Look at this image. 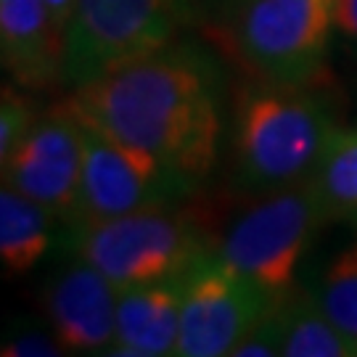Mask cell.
Listing matches in <instances>:
<instances>
[{"mask_svg":"<svg viewBox=\"0 0 357 357\" xmlns=\"http://www.w3.org/2000/svg\"><path fill=\"white\" fill-rule=\"evenodd\" d=\"M64 349L59 342H51L40 333H26L22 339H13L11 344L3 347V355H61Z\"/></svg>","mask_w":357,"mask_h":357,"instance_id":"obj_19","label":"cell"},{"mask_svg":"<svg viewBox=\"0 0 357 357\" xmlns=\"http://www.w3.org/2000/svg\"><path fill=\"white\" fill-rule=\"evenodd\" d=\"M283 357H357V339L344 333L318 305L315 294H299L275 305Z\"/></svg>","mask_w":357,"mask_h":357,"instance_id":"obj_14","label":"cell"},{"mask_svg":"<svg viewBox=\"0 0 357 357\" xmlns=\"http://www.w3.org/2000/svg\"><path fill=\"white\" fill-rule=\"evenodd\" d=\"M180 336V278L122 289L116 299V336L109 355H175Z\"/></svg>","mask_w":357,"mask_h":357,"instance_id":"obj_12","label":"cell"},{"mask_svg":"<svg viewBox=\"0 0 357 357\" xmlns=\"http://www.w3.org/2000/svg\"><path fill=\"white\" fill-rule=\"evenodd\" d=\"M333 26L336 0H243L236 45L268 82L302 85L323 64Z\"/></svg>","mask_w":357,"mask_h":357,"instance_id":"obj_6","label":"cell"},{"mask_svg":"<svg viewBox=\"0 0 357 357\" xmlns=\"http://www.w3.org/2000/svg\"><path fill=\"white\" fill-rule=\"evenodd\" d=\"M336 29L357 40V0H336Z\"/></svg>","mask_w":357,"mask_h":357,"instance_id":"obj_20","label":"cell"},{"mask_svg":"<svg viewBox=\"0 0 357 357\" xmlns=\"http://www.w3.org/2000/svg\"><path fill=\"white\" fill-rule=\"evenodd\" d=\"M77 252L122 291L175 281L209 249L196 220L167 206H153L96 225H79Z\"/></svg>","mask_w":357,"mask_h":357,"instance_id":"obj_3","label":"cell"},{"mask_svg":"<svg viewBox=\"0 0 357 357\" xmlns=\"http://www.w3.org/2000/svg\"><path fill=\"white\" fill-rule=\"evenodd\" d=\"M328 215L331 209L315 180L286 185L236 220L217 257L262 286L270 296H281L291 286L299 259Z\"/></svg>","mask_w":357,"mask_h":357,"instance_id":"obj_4","label":"cell"},{"mask_svg":"<svg viewBox=\"0 0 357 357\" xmlns=\"http://www.w3.org/2000/svg\"><path fill=\"white\" fill-rule=\"evenodd\" d=\"M116 286L88 259L66 265L45 289V312L64 352H112L116 336Z\"/></svg>","mask_w":357,"mask_h":357,"instance_id":"obj_10","label":"cell"},{"mask_svg":"<svg viewBox=\"0 0 357 357\" xmlns=\"http://www.w3.org/2000/svg\"><path fill=\"white\" fill-rule=\"evenodd\" d=\"M77 114L196 185L217 159V77L204 56L165 45L75 88Z\"/></svg>","mask_w":357,"mask_h":357,"instance_id":"obj_1","label":"cell"},{"mask_svg":"<svg viewBox=\"0 0 357 357\" xmlns=\"http://www.w3.org/2000/svg\"><path fill=\"white\" fill-rule=\"evenodd\" d=\"M32 109L29 103L13 93L11 88H3V106H0V165L11 159V153L19 149V143L32 130Z\"/></svg>","mask_w":357,"mask_h":357,"instance_id":"obj_17","label":"cell"},{"mask_svg":"<svg viewBox=\"0 0 357 357\" xmlns=\"http://www.w3.org/2000/svg\"><path fill=\"white\" fill-rule=\"evenodd\" d=\"M0 56L24 88H48L64 77V32L45 0H0Z\"/></svg>","mask_w":357,"mask_h":357,"instance_id":"obj_11","label":"cell"},{"mask_svg":"<svg viewBox=\"0 0 357 357\" xmlns=\"http://www.w3.org/2000/svg\"><path fill=\"white\" fill-rule=\"evenodd\" d=\"M51 209L3 183L0 191V259L11 275L40 262L51 246Z\"/></svg>","mask_w":357,"mask_h":357,"instance_id":"obj_13","label":"cell"},{"mask_svg":"<svg viewBox=\"0 0 357 357\" xmlns=\"http://www.w3.org/2000/svg\"><path fill=\"white\" fill-rule=\"evenodd\" d=\"M85 167V122L72 101L35 119L26 138L3 165V183L48 206L53 215H75Z\"/></svg>","mask_w":357,"mask_h":357,"instance_id":"obj_9","label":"cell"},{"mask_svg":"<svg viewBox=\"0 0 357 357\" xmlns=\"http://www.w3.org/2000/svg\"><path fill=\"white\" fill-rule=\"evenodd\" d=\"M281 355V323L275 307H270L262 318L246 331L230 357H275Z\"/></svg>","mask_w":357,"mask_h":357,"instance_id":"obj_18","label":"cell"},{"mask_svg":"<svg viewBox=\"0 0 357 357\" xmlns=\"http://www.w3.org/2000/svg\"><path fill=\"white\" fill-rule=\"evenodd\" d=\"M315 299L342 331L357 339V243L342 249L328 262Z\"/></svg>","mask_w":357,"mask_h":357,"instance_id":"obj_16","label":"cell"},{"mask_svg":"<svg viewBox=\"0 0 357 357\" xmlns=\"http://www.w3.org/2000/svg\"><path fill=\"white\" fill-rule=\"evenodd\" d=\"M85 122V119H82ZM193 185L156 159L109 138L85 122V167L72 220L96 225L106 220L167 206Z\"/></svg>","mask_w":357,"mask_h":357,"instance_id":"obj_8","label":"cell"},{"mask_svg":"<svg viewBox=\"0 0 357 357\" xmlns=\"http://www.w3.org/2000/svg\"><path fill=\"white\" fill-rule=\"evenodd\" d=\"M312 180L318 183L331 215L357 212V132H336Z\"/></svg>","mask_w":357,"mask_h":357,"instance_id":"obj_15","label":"cell"},{"mask_svg":"<svg viewBox=\"0 0 357 357\" xmlns=\"http://www.w3.org/2000/svg\"><path fill=\"white\" fill-rule=\"evenodd\" d=\"M185 0H75L64 29V79L85 85L122 61L172 43Z\"/></svg>","mask_w":357,"mask_h":357,"instance_id":"obj_5","label":"cell"},{"mask_svg":"<svg viewBox=\"0 0 357 357\" xmlns=\"http://www.w3.org/2000/svg\"><path fill=\"white\" fill-rule=\"evenodd\" d=\"M262 286L209 252L180 275V336L175 355L228 357L246 331L268 312Z\"/></svg>","mask_w":357,"mask_h":357,"instance_id":"obj_7","label":"cell"},{"mask_svg":"<svg viewBox=\"0 0 357 357\" xmlns=\"http://www.w3.org/2000/svg\"><path fill=\"white\" fill-rule=\"evenodd\" d=\"M45 6H48V11H51L56 26L64 32L66 24H69V19H72V11H75V0H45Z\"/></svg>","mask_w":357,"mask_h":357,"instance_id":"obj_21","label":"cell"},{"mask_svg":"<svg viewBox=\"0 0 357 357\" xmlns=\"http://www.w3.org/2000/svg\"><path fill=\"white\" fill-rule=\"evenodd\" d=\"M302 85L270 82V88L252 90L238 106L236 162L246 185L286 188L315 175L336 138L328 106Z\"/></svg>","mask_w":357,"mask_h":357,"instance_id":"obj_2","label":"cell"}]
</instances>
